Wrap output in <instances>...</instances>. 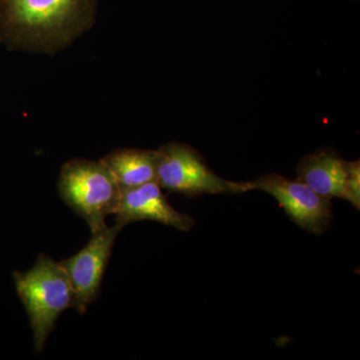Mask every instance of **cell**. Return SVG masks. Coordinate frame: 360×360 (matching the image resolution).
<instances>
[{"label":"cell","instance_id":"cell-3","mask_svg":"<svg viewBox=\"0 0 360 360\" xmlns=\"http://www.w3.org/2000/svg\"><path fill=\"white\" fill-rule=\"evenodd\" d=\"M63 201L94 232L105 226L108 217L116 212L122 188L105 165L99 161L72 160L65 163L58 179Z\"/></svg>","mask_w":360,"mask_h":360},{"label":"cell","instance_id":"cell-8","mask_svg":"<svg viewBox=\"0 0 360 360\" xmlns=\"http://www.w3.org/2000/svg\"><path fill=\"white\" fill-rule=\"evenodd\" d=\"M348 172V161L331 149H321L300 161L297 167V180L323 198L345 200Z\"/></svg>","mask_w":360,"mask_h":360},{"label":"cell","instance_id":"cell-1","mask_svg":"<svg viewBox=\"0 0 360 360\" xmlns=\"http://www.w3.org/2000/svg\"><path fill=\"white\" fill-rule=\"evenodd\" d=\"M96 0H0V42L9 51L54 54L91 28Z\"/></svg>","mask_w":360,"mask_h":360},{"label":"cell","instance_id":"cell-10","mask_svg":"<svg viewBox=\"0 0 360 360\" xmlns=\"http://www.w3.org/2000/svg\"><path fill=\"white\" fill-rule=\"evenodd\" d=\"M345 200L349 201L355 208H360V163L359 160L349 161V172L345 184Z\"/></svg>","mask_w":360,"mask_h":360},{"label":"cell","instance_id":"cell-9","mask_svg":"<svg viewBox=\"0 0 360 360\" xmlns=\"http://www.w3.org/2000/svg\"><path fill=\"white\" fill-rule=\"evenodd\" d=\"M101 161L122 189L156 181L158 150L118 148Z\"/></svg>","mask_w":360,"mask_h":360},{"label":"cell","instance_id":"cell-7","mask_svg":"<svg viewBox=\"0 0 360 360\" xmlns=\"http://www.w3.org/2000/svg\"><path fill=\"white\" fill-rule=\"evenodd\" d=\"M161 189L156 181L122 189L115 213L116 222L125 226L134 221L153 220L179 231H191L193 219L172 207Z\"/></svg>","mask_w":360,"mask_h":360},{"label":"cell","instance_id":"cell-6","mask_svg":"<svg viewBox=\"0 0 360 360\" xmlns=\"http://www.w3.org/2000/svg\"><path fill=\"white\" fill-rule=\"evenodd\" d=\"M252 189L274 196L291 221L314 234L323 233L333 220V205L300 180L270 174L251 181Z\"/></svg>","mask_w":360,"mask_h":360},{"label":"cell","instance_id":"cell-4","mask_svg":"<svg viewBox=\"0 0 360 360\" xmlns=\"http://www.w3.org/2000/svg\"><path fill=\"white\" fill-rule=\"evenodd\" d=\"M156 182L161 188L187 198L205 193L239 194L253 191L251 181L221 179L207 167L195 149L179 142H170L158 149Z\"/></svg>","mask_w":360,"mask_h":360},{"label":"cell","instance_id":"cell-2","mask_svg":"<svg viewBox=\"0 0 360 360\" xmlns=\"http://www.w3.org/2000/svg\"><path fill=\"white\" fill-rule=\"evenodd\" d=\"M13 279L30 319L35 350L41 352L59 315L75 307L70 278L59 262L40 255L32 269L14 272Z\"/></svg>","mask_w":360,"mask_h":360},{"label":"cell","instance_id":"cell-5","mask_svg":"<svg viewBox=\"0 0 360 360\" xmlns=\"http://www.w3.org/2000/svg\"><path fill=\"white\" fill-rule=\"evenodd\" d=\"M123 225L115 222L112 226L91 232L86 245L77 255L59 262L70 278L75 293V309L84 314L90 303L96 300L116 238Z\"/></svg>","mask_w":360,"mask_h":360}]
</instances>
